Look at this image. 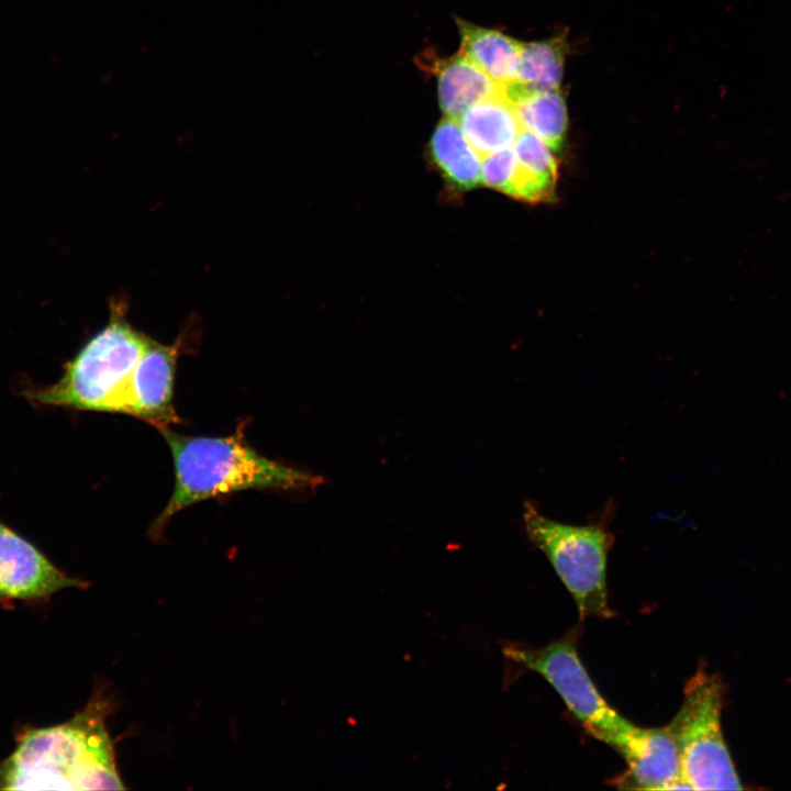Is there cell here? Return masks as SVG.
<instances>
[{
    "instance_id": "cell-1",
    "label": "cell",
    "mask_w": 791,
    "mask_h": 791,
    "mask_svg": "<svg viewBox=\"0 0 791 791\" xmlns=\"http://www.w3.org/2000/svg\"><path fill=\"white\" fill-rule=\"evenodd\" d=\"M111 702L97 692L67 722L22 732L0 762V790H122L112 738Z\"/></svg>"
},
{
    "instance_id": "cell-2",
    "label": "cell",
    "mask_w": 791,
    "mask_h": 791,
    "mask_svg": "<svg viewBox=\"0 0 791 791\" xmlns=\"http://www.w3.org/2000/svg\"><path fill=\"white\" fill-rule=\"evenodd\" d=\"M245 423L226 436H198L160 430L175 469L171 495L151 531L158 535L181 510L208 499L245 490L313 492L324 482L320 475L268 458L244 435Z\"/></svg>"
},
{
    "instance_id": "cell-3",
    "label": "cell",
    "mask_w": 791,
    "mask_h": 791,
    "mask_svg": "<svg viewBox=\"0 0 791 791\" xmlns=\"http://www.w3.org/2000/svg\"><path fill=\"white\" fill-rule=\"evenodd\" d=\"M123 299H113L108 323L64 365L52 385L29 387L22 396L36 406L119 413L129 379L151 337L134 328Z\"/></svg>"
},
{
    "instance_id": "cell-4",
    "label": "cell",
    "mask_w": 791,
    "mask_h": 791,
    "mask_svg": "<svg viewBox=\"0 0 791 791\" xmlns=\"http://www.w3.org/2000/svg\"><path fill=\"white\" fill-rule=\"evenodd\" d=\"M614 509H605L584 525L552 520L526 500L522 521L527 538L549 560L575 600L581 620L610 619L606 586L608 554L614 542L609 530Z\"/></svg>"
},
{
    "instance_id": "cell-5",
    "label": "cell",
    "mask_w": 791,
    "mask_h": 791,
    "mask_svg": "<svg viewBox=\"0 0 791 791\" xmlns=\"http://www.w3.org/2000/svg\"><path fill=\"white\" fill-rule=\"evenodd\" d=\"M683 694L678 713L667 725L683 780L694 790L743 789L722 734L724 687L720 677L699 667Z\"/></svg>"
},
{
    "instance_id": "cell-6",
    "label": "cell",
    "mask_w": 791,
    "mask_h": 791,
    "mask_svg": "<svg viewBox=\"0 0 791 791\" xmlns=\"http://www.w3.org/2000/svg\"><path fill=\"white\" fill-rule=\"evenodd\" d=\"M577 640L578 632L572 630L544 647L508 643L502 653L508 660L541 675L583 727L612 746L634 724L601 695L578 655Z\"/></svg>"
},
{
    "instance_id": "cell-7",
    "label": "cell",
    "mask_w": 791,
    "mask_h": 791,
    "mask_svg": "<svg viewBox=\"0 0 791 791\" xmlns=\"http://www.w3.org/2000/svg\"><path fill=\"white\" fill-rule=\"evenodd\" d=\"M183 344L180 339L174 344L149 339L129 379L120 414L141 419L158 431L179 423L174 398L177 360Z\"/></svg>"
},
{
    "instance_id": "cell-8",
    "label": "cell",
    "mask_w": 791,
    "mask_h": 791,
    "mask_svg": "<svg viewBox=\"0 0 791 791\" xmlns=\"http://www.w3.org/2000/svg\"><path fill=\"white\" fill-rule=\"evenodd\" d=\"M88 582L57 568L34 544L0 519V599L41 600Z\"/></svg>"
},
{
    "instance_id": "cell-9",
    "label": "cell",
    "mask_w": 791,
    "mask_h": 791,
    "mask_svg": "<svg viewBox=\"0 0 791 791\" xmlns=\"http://www.w3.org/2000/svg\"><path fill=\"white\" fill-rule=\"evenodd\" d=\"M627 764L614 782L620 788L642 790L691 789L681 775L678 749L666 727L633 725L611 746Z\"/></svg>"
},
{
    "instance_id": "cell-10",
    "label": "cell",
    "mask_w": 791,
    "mask_h": 791,
    "mask_svg": "<svg viewBox=\"0 0 791 791\" xmlns=\"http://www.w3.org/2000/svg\"><path fill=\"white\" fill-rule=\"evenodd\" d=\"M428 62L437 75L438 101L446 116L457 120L472 104L504 94L503 87L459 53Z\"/></svg>"
},
{
    "instance_id": "cell-11",
    "label": "cell",
    "mask_w": 791,
    "mask_h": 791,
    "mask_svg": "<svg viewBox=\"0 0 791 791\" xmlns=\"http://www.w3.org/2000/svg\"><path fill=\"white\" fill-rule=\"evenodd\" d=\"M428 158L454 192L472 190L481 182V157L454 118L445 116L435 127L428 144Z\"/></svg>"
},
{
    "instance_id": "cell-12",
    "label": "cell",
    "mask_w": 791,
    "mask_h": 791,
    "mask_svg": "<svg viewBox=\"0 0 791 791\" xmlns=\"http://www.w3.org/2000/svg\"><path fill=\"white\" fill-rule=\"evenodd\" d=\"M459 125L481 158L513 145L522 127L513 103L500 94L469 107Z\"/></svg>"
},
{
    "instance_id": "cell-13",
    "label": "cell",
    "mask_w": 791,
    "mask_h": 791,
    "mask_svg": "<svg viewBox=\"0 0 791 791\" xmlns=\"http://www.w3.org/2000/svg\"><path fill=\"white\" fill-rule=\"evenodd\" d=\"M459 54L467 57L494 82L505 87L514 82L523 43L501 33L457 19Z\"/></svg>"
},
{
    "instance_id": "cell-14",
    "label": "cell",
    "mask_w": 791,
    "mask_h": 791,
    "mask_svg": "<svg viewBox=\"0 0 791 791\" xmlns=\"http://www.w3.org/2000/svg\"><path fill=\"white\" fill-rule=\"evenodd\" d=\"M513 151L519 166L511 197L528 202L550 200L558 177L553 149L536 134L521 130Z\"/></svg>"
},
{
    "instance_id": "cell-15",
    "label": "cell",
    "mask_w": 791,
    "mask_h": 791,
    "mask_svg": "<svg viewBox=\"0 0 791 791\" xmlns=\"http://www.w3.org/2000/svg\"><path fill=\"white\" fill-rule=\"evenodd\" d=\"M567 43L564 37L522 45L514 82L503 88L512 100L530 91L558 90L564 74Z\"/></svg>"
},
{
    "instance_id": "cell-16",
    "label": "cell",
    "mask_w": 791,
    "mask_h": 791,
    "mask_svg": "<svg viewBox=\"0 0 791 791\" xmlns=\"http://www.w3.org/2000/svg\"><path fill=\"white\" fill-rule=\"evenodd\" d=\"M511 102L522 130L539 136L553 151L561 147L567 133L568 115L559 89L524 92Z\"/></svg>"
},
{
    "instance_id": "cell-17",
    "label": "cell",
    "mask_w": 791,
    "mask_h": 791,
    "mask_svg": "<svg viewBox=\"0 0 791 791\" xmlns=\"http://www.w3.org/2000/svg\"><path fill=\"white\" fill-rule=\"evenodd\" d=\"M482 159L481 182L491 189L511 196L519 166L513 148L494 152Z\"/></svg>"
}]
</instances>
